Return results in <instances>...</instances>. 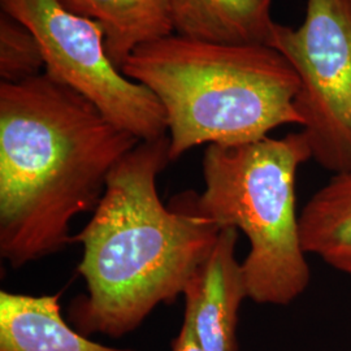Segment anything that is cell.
I'll return each mask as SVG.
<instances>
[{
    "instance_id": "3",
    "label": "cell",
    "mask_w": 351,
    "mask_h": 351,
    "mask_svg": "<svg viewBox=\"0 0 351 351\" xmlns=\"http://www.w3.org/2000/svg\"><path fill=\"white\" fill-rule=\"evenodd\" d=\"M123 75L163 106L171 160L201 145L232 146L302 126L297 73L271 46H234L171 34L139 46Z\"/></svg>"
},
{
    "instance_id": "8",
    "label": "cell",
    "mask_w": 351,
    "mask_h": 351,
    "mask_svg": "<svg viewBox=\"0 0 351 351\" xmlns=\"http://www.w3.org/2000/svg\"><path fill=\"white\" fill-rule=\"evenodd\" d=\"M0 351H136L88 339L68 324L60 293L26 295L0 291Z\"/></svg>"
},
{
    "instance_id": "13",
    "label": "cell",
    "mask_w": 351,
    "mask_h": 351,
    "mask_svg": "<svg viewBox=\"0 0 351 351\" xmlns=\"http://www.w3.org/2000/svg\"><path fill=\"white\" fill-rule=\"evenodd\" d=\"M172 351H204L193 328L185 319L178 335L172 341Z\"/></svg>"
},
{
    "instance_id": "5",
    "label": "cell",
    "mask_w": 351,
    "mask_h": 351,
    "mask_svg": "<svg viewBox=\"0 0 351 351\" xmlns=\"http://www.w3.org/2000/svg\"><path fill=\"white\" fill-rule=\"evenodd\" d=\"M297 73L295 110L313 159L351 172V0H306L297 27L276 24L269 45Z\"/></svg>"
},
{
    "instance_id": "6",
    "label": "cell",
    "mask_w": 351,
    "mask_h": 351,
    "mask_svg": "<svg viewBox=\"0 0 351 351\" xmlns=\"http://www.w3.org/2000/svg\"><path fill=\"white\" fill-rule=\"evenodd\" d=\"M0 7L34 33L45 73L52 80L82 94L139 141L167 136L162 103L111 62L98 23L71 12L59 0H0Z\"/></svg>"
},
{
    "instance_id": "10",
    "label": "cell",
    "mask_w": 351,
    "mask_h": 351,
    "mask_svg": "<svg viewBox=\"0 0 351 351\" xmlns=\"http://www.w3.org/2000/svg\"><path fill=\"white\" fill-rule=\"evenodd\" d=\"M59 1L71 12L101 25L107 55L120 71L139 46L175 33L171 19V0Z\"/></svg>"
},
{
    "instance_id": "2",
    "label": "cell",
    "mask_w": 351,
    "mask_h": 351,
    "mask_svg": "<svg viewBox=\"0 0 351 351\" xmlns=\"http://www.w3.org/2000/svg\"><path fill=\"white\" fill-rule=\"evenodd\" d=\"M168 136L141 141L116 164L85 228L78 274L88 293L73 301L71 323L82 335L112 339L134 332L160 304H172L221 229L193 208L188 193L164 206L158 176L171 163Z\"/></svg>"
},
{
    "instance_id": "12",
    "label": "cell",
    "mask_w": 351,
    "mask_h": 351,
    "mask_svg": "<svg viewBox=\"0 0 351 351\" xmlns=\"http://www.w3.org/2000/svg\"><path fill=\"white\" fill-rule=\"evenodd\" d=\"M45 59L34 33L10 13L0 12L1 82H20L42 75Z\"/></svg>"
},
{
    "instance_id": "1",
    "label": "cell",
    "mask_w": 351,
    "mask_h": 351,
    "mask_svg": "<svg viewBox=\"0 0 351 351\" xmlns=\"http://www.w3.org/2000/svg\"><path fill=\"white\" fill-rule=\"evenodd\" d=\"M138 138L45 72L0 82V255L21 268L73 242L108 176Z\"/></svg>"
},
{
    "instance_id": "11",
    "label": "cell",
    "mask_w": 351,
    "mask_h": 351,
    "mask_svg": "<svg viewBox=\"0 0 351 351\" xmlns=\"http://www.w3.org/2000/svg\"><path fill=\"white\" fill-rule=\"evenodd\" d=\"M300 233L307 255L351 277V172L335 173L303 206Z\"/></svg>"
},
{
    "instance_id": "4",
    "label": "cell",
    "mask_w": 351,
    "mask_h": 351,
    "mask_svg": "<svg viewBox=\"0 0 351 351\" xmlns=\"http://www.w3.org/2000/svg\"><path fill=\"white\" fill-rule=\"evenodd\" d=\"M310 159L302 130L282 138L208 145L202 162L204 190L201 195L189 191L197 213L249 239L242 274L247 298L258 304L288 306L311 282L295 208L297 173Z\"/></svg>"
},
{
    "instance_id": "7",
    "label": "cell",
    "mask_w": 351,
    "mask_h": 351,
    "mask_svg": "<svg viewBox=\"0 0 351 351\" xmlns=\"http://www.w3.org/2000/svg\"><path fill=\"white\" fill-rule=\"evenodd\" d=\"M239 232L223 228L207 259L184 290V319L204 351H239V307L247 298L237 259Z\"/></svg>"
},
{
    "instance_id": "9",
    "label": "cell",
    "mask_w": 351,
    "mask_h": 351,
    "mask_svg": "<svg viewBox=\"0 0 351 351\" xmlns=\"http://www.w3.org/2000/svg\"><path fill=\"white\" fill-rule=\"evenodd\" d=\"M272 0H171L175 34L234 46H269Z\"/></svg>"
}]
</instances>
